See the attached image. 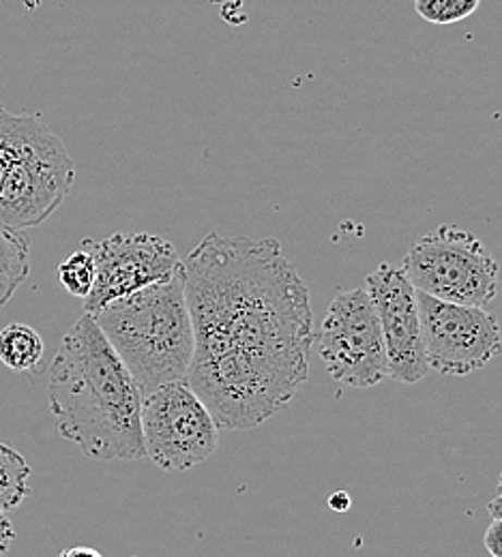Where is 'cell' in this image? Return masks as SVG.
Instances as JSON below:
<instances>
[{
    "mask_svg": "<svg viewBox=\"0 0 502 557\" xmlns=\"http://www.w3.org/2000/svg\"><path fill=\"white\" fill-rule=\"evenodd\" d=\"M140 393L185 382L194 360V326L183 267L166 281L110 302L93 313Z\"/></svg>",
    "mask_w": 502,
    "mask_h": 557,
    "instance_id": "3957f363",
    "label": "cell"
},
{
    "mask_svg": "<svg viewBox=\"0 0 502 557\" xmlns=\"http://www.w3.org/2000/svg\"><path fill=\"white\" fill-rule=\"evenodd\" d=\"M419 320L430 369L464 377L502 354L501 324L486 307L444 302L417 292Z\"/></svg>",
    "mask_w": 502,
    "mask_h": 557,
    "instance_id": "ba28073f",
    "label": "cell"
},
{
    "mask_svg": "<svg viewBox=\"0 0 502 557\" xmlns=\"http://www.w3.org/2000/svg\"><path fill=\"white\" fill-rule=\"evenodd\" d=\"M402 271L417 292L444 302L486 307L499 294V264L460 225H440L413 243Z\"/></svg>",
    "mask_w": 502,
    "mask_h": 557,
    "instance_id": "5b68a950",
    "label": "cell"
},
{
    "mask_svg": "<svg viewBox=\"0 0 502 557\" xmlns=\"http://www.w3.org/2000/svg\"><path fill=\"white\" fill-rule=\"evenodd\" d=\"M351 495L346 493V491H338V493H333L331 497H329V506H331V510H335V512H346L348 508H351Z\"/></svg>",
    "mask_w": 502,
    "mask_h": 557,
    "instance_id": "ac0fdd59",
    "label": "cell"
},
{
    "mask_svg": "<svg viewBox=\"0 0 502 557\" xmlns=\"http://www.w3.org/2000/svg\"><path fill=\"white\" fill-rule=\"evenodd\" d=\"M61 557H103L97 549H90V547H72V549H65Z\"/></svg>",
    "mask_w": 502,
    "mask_h": 557,
    "instance_id": "d6986e66",
    "label": "cell"
},
{
    "mask_svg": "<svg viewBox=\"0 0 502 557\" xmlns=\"http://www.w3.org/2000/svg\"><path fill=\"white\" fill-rule=\"evenodd\" d=\"M318 346L329 375L348 388H374L389 377L380 320L365 287L333 296L320 324Z\"/></svg>",
    "mask_w": 502,
    "mask_h": 557,
    "instance_id": "52a82bcc",
    "label": "cell"
},
{
    "mask_svg": "<svg viewBox=\"0 0 502 557\" xmlns=\"http://www.w3.org/2000/svg\"><path fill=\"white\" fill-rule=\"evenodd\" d=\"M194 326L187 386L219 429L247 431L286 410L309 375V289L276 238L207 234L183 262Z\"/></svg>",
    "mask_w": 502,
    "mask_h": 557,
    "instance_id": "6da1fadb",
    "label": "cell"
},
{
    "mask_svg": "<svg viewBox=\"0 0 502 557\" xmlns=\"http://www.w3.org/2000/svg\"><path fill=\"white\" fill-rule=\"evenodd\" d=\"M483 545L492 557H502V519H492L483 534Z\"/></svg>",
    "mask_w": 502,
    "mask_h": 557,
    "instance_id": "2e32d148",
    "label": "cell"
},
{
    "mask_svg": "<svg viewBox=\"0 0 502 557\" xmlns=\"http://www.w3.org/2000/svg\"><path fill=\"white\" fill-rule=\"evenodd\" d=\"M75 181L68 146L37 116L0 103V225L24 232L63 207Z\"/></svg>",
    "mask_w": 502,
    "mask_h": 557,
    "instance_id": "277c9868",
    "label": "cell"
},
{
    "mask_svg": "<svg viewBox=\"0 0 502 557\" xmlns=\"http://www.w3.org/2000/svg\"><path fill=\"white\" fill-rule=\"evenodd\" d=\"M46 346L28 324H9L0 331V362L15 373H30L41 367Z\"/></svg>",
    "mask_w": 502,
    "mask_h": 557,
    "instance_id": "8fae6325",
    "label": "cell"
},
{
    "mask_svg": "<svg viewBox=\"0 0 502 557\" xmlns=\"http://www.w3.org/2000/svg\"><path fill=\"white\" fill-rule=\"evenodd\" d=\"M481 0H415V11L430 24L449 26L470 17Z\"/></svg>",
    "mask_w": 502,
    "mask_h": 557,
    "instance_id": "9a60e30c",
    "label": "cell"
},
{
    "mask_svg": "<svg viewBox=\"0 0 502 557\" xmlns=\"http://www.w3.org/2000/svg\"><path fill=\"white\" fill-rule=\"evenodd\" d=\"M144 453L163 472H187L216 455L219 426L187 386L172 382L143 397Z\"/></svg>",
    "mask_w": 502,
    "mask_h": 557,
    "instance_id": "8992f818",
    "label": "cell"
},
{
    "mask_svg": "<svg viewBox=\"0 0 502 557\" xmlns=\"http://www.w3.org/2000/svg\"><path fill=\"white\" fill-rule=\"evenodd\" d=\"M13 541H15V528L11 525L9 517L4 512H0V556H4L9 552Z\"/></svg>",
    "mask_w": 502,
    "mask_h": 557,
    "instance_id": "e0dca14e",
    "label": "cell"
},
{
    "mask_svg": "<svg viewBox=\"0 0 502 557\" xmlns=\"http://www.w3.org/2000/svg\"><path fill=\"white\" fill-rule=\"evenodd\" d=\"M134 557H136V556H134Z\"/></svg>",
    "mask_w": 502,
    "mask_h": 557,
    "instance_id": "603a6c76",
    "label": "cell"
},
{
    "mask_svg": "<svg viewBox=\"0 0 502 557\" xmlns=\"http://www.w3.org/2000/svg\"><path fill=\"white\" fill-rule=\"evenodd\" d=\"M79 249L95 260V285L84 300V313L90 315L114 300L172 277L183 267L174 245L148 232H117L103 240L84 238Z\"/></svg>",
    "mask_w": 502,
    "mask_h": 557,
    "instance_id": "9c48e42d",
    "label": "cell"
},
{
    "mask_svg": "<svg viewBox=\"0 0 502 557\" xmlns=\"http://www.w3.org/2000/svg\"><path fill=\"white\" fill-rule=\"evenodd\" d=\"M488 512L492 519H502V495L494 497L490 504H488Z\"/></svg>",
    "mask_w": 502,
    "mask_h": 557,
    "instance_id": "ffe728a7",
    "label": "cell"
},
{
    "mask_svg": "<svg viewBox=\"0 0 502 557\" xmlns=\"http://www.w3.org/2000/svg\"><path fill=\"white\" fill-rule=\"evenodd\" d=\"M30 275V245L20 232L0 225V307H4Z\"/></svg>",
    "mask_w": 502,
    "mask_h": 557,
    "instance_id": "7c38bea8",
    "label": "cell"
},
{
    "mask_svg": "<svg viewBox=\"0 0 502 557\" xmlns=\"http://www.w3.org/2000/svg\"><path fill=\"white\" fill-rule=\"evenodd\" d=\"M413 2H415V0H413Z\"/></svg>",
    "mask_w": 502,
    "mask_h": 557,
    "instance_id": "7402d4cb",
    "label": "cell"
},
{
    "mask_svg": "<svg viewBox=\"0 0 502 557\" xmlns=\"http://www.w3.org/2000/svg\"><path fill=\"white\" fill-rule=\"evenodd\" d=\"M389 358V377L400 384H417L430 373L426 356L417 289L402 271V267L382 262L365 278Z\"/></svg>",
    "mask_w": 502,
    "mask_h": 557,
    "instance_id": "30bf717a",
    "label": "cell"
},
{
    "mask_svg": "<svg viewBox=\"0 0 502 557\" xmlns=\"http://www.w3.org/2000/svg\"><path fill=\"white\" fill-rule=\"evenodd\" d=\"M61 285L79 300H86L95 285V260L88 251L77 249L59 267Z\"/></svg>",
    "mask_w": 502,
    "mask_h": 557,
    "instance_id": "5bb4252c",
    "label": "cell"
},
{
    "mask_svg": "<svg viewBox=\"0 0 502 557\" xmlns=\"http://www.w3.org/2000/svg\"><path fill=\"white\" fill-rule=\"evenodd\" d=\"M50 412L95 461H140L143 393L90 313L73 324L50 367Z\"/></svg>",
    "mask_w": 502,
    "mask_h": 557,
    "instance_id": "7a4b0ae2",
    "label": "cell"
},
{
    "mask_svg": "<svg viewBox=\"0 0 502 557\" xmlns=\"http://www.w3.org/2000/svg\"><path fill=\"white\" fill-rule=\"evenodd\" d=\"M499 495H502V472L501 476H499Z\"/></svg>",
    "mask_w": 502,
    "mask_h": 557,
    "instance_id": "44dd1931",
    "label": "cell"
},
{
    "mask_svg": "<svg viewBox=\"0 0 502 557\" xmlns=\"http://www.w3.org/2000/svg\"><path fill=\"white\" fill-rule=\"evenodd\" d=\"M30 466L11 446L0 442V512L17 508L30 493Z\"/></svg>",
    "mask_w": 502,
    "mask_h": 557,
    "instance_id": "4fadbf2b",
    "label": "cell"
}]
</instances>
